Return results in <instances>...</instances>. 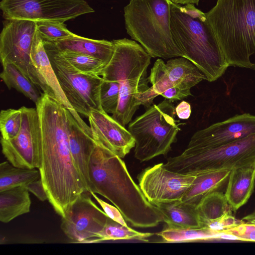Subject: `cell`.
Returning <instances> with one entry per match:
<instances>
[{"mask_svg":"<svg viewBox=\"0 0 255 255\" xmlns=\"http://www.w3.org/2000/svg\"><path fill=\"white\" fill-rule=\"evenodd\" d=\"M22 122L20 109L2 110L0 113L1 138L8 140L14 138L19 131Z\"/></svg>","mask_w":255,"mask_h":255,"instance_id":"4dcf8cb0","label":"cell"},{"mask_svg":"<svg viewBox=\"0 0 255 255\" xmlns=\"http://www.w3.org/2000/svg\"><path fill=\"white\" fill-rule=\"evenodd\" d=\"M0 8L4 19L64 23L95 12L85 0H1Z\"/></svg>","mask_w":255,"mask_h":255,"instance_id":"8fae6325","label":"cell"},{"mask_svg":"<svg viewBox=\"0 0 255 255\" xmlns=\"http://www.w3.org/2000/svg\"><path fill=\"white\" fill-rule=\"evenodd\" d=\"M35 105L41 137L40 178L48 200L63 217L79 196L88 191L71 154L66 108L44 93Z\"/></svg>","mask_w":255,"mask_h":255,"instance_id":"6da1fadb","label":"cell"},{"mask_svg":"<svg viewBox=\"0 0 255 255\" xmlns=\"http://www.w3.org/2000/svg\"><path fill=\"white\" fill-rule=\"evenodd\" d=\"M205 14L229 66L255 70V0H217Z\"/></svg>","mask_w":255,"mask_h":255,"instance_id":"3957f363","label":"cell"},{"mask_svg":"<svg viewBox=\"0 0 255 255\" xmlns=\"http://www.w3.org/2000/svg\"><path fill=\"white\" fill-rule=\"evenodd\" d=\"M222 233L207 227L177 228L167 227L157 235L163 242L179 243L219 239Z\"/></svg>","mask_w":255,"mask_h":255,"instance_id":"4316f807","label":"cell"},{"mask_svg":"<svg viewBox=\"0 0 255 255\" xmlns=\"http://www.w3.org/2000/svg\"><path fill=\"white\" fill-rule=\"evenodd\" d=\"M32 64L36 69L44 87L43 93L57 99L74 116L78 115L64 93L45 48L43 39L36 31L31 51Z\"/></svg>","mask_w":255,"mask_h":255,"instance_id":"ac0fdd59","label":"cell"},{"mask_svg":"<svg viewBox=\"0 0 255 255\" xmlns=\"http://www.w3.org/2000/svg\"><path fill=\"white\" fill-rule=\"evenodd\" d=\"M161 213L167 227L177 228H201L197 206L182 201L153 204Z\"/></svg>","mask_w":255,"mask_h":255,"instance_id":"44dd1931","label":"cell"},{"mask_svg":"<svg viewBox=\"0 0 255 255\" xmlns=\"http://www.w3.org/2000/svg\"><path fill=\"white\" fill-rule=\"evenodd\" d=\"M35 22L36 30L43 40L53 42L69 37L74 34L67 28L64 22L49 20Z\"/></svg>","mask_w":255,"mask_h":255,"instance_id":"1f68e13d","label":"cell"},{"mask_svg":"<svg viewBox=\"0 0 255 255\" xmlns=\"http://www.w3.org/2000/svg\"><path fill=\"white\" fill-rule=\"evenodd\" d=\"M175 116L174 105L165 99L129 123L128 130L135 141L134 157L137 160L147 161L170 151L180 130Z\"/></svg>","mask_w":255,"mask_h":255,"instance_id":"ba28073f","label":"cell"},{"mask_svg":"<svg viewBox=\"0 0 255 255\" xmlns=\"http://www.w3.org/2000/svg\"><path fill=\"white\" fill-rule=\"evenodd\" d=\"M45 48L60 86L73 108L87 118L92 111L103 110L100 101L103 78L80 71L57 51Z\"/></svg>","mask_w":255,"mask_h":255,"instance_id":"9c48e42d","label":"cell"},{"mask_svg":"<svg viewBox=\"0 0 255 255\" xmlns=\"http://www.w3.org/2000/svg\"><path fill=\"white\" fill-rule=\"evenodd\" d=\"M222 233L219 239L255 242V224L244 222Z\"/></svg>","mask_w":255,"mask_h":255,"instance_id":"e575fe53","label":"cell"},{"mask_svg":"<svg viewBox=\"0 0 255 255\" xmlns=\"http://www.w3.org/2000/svg\"><path fill=\"white\" fill-rule=\"evenodd\" d=\"M158 96L153 90L151 87L144 92L138 94L136 99L137 106L143 105L146 108L150 107L153 99Z\"/></svg>","mask_w":255,"mask_h":255,"instance_id":"f35d334b","label":"cell"},{"mask_svg":"<svg viewBox=\"0 0 255 255\" xmlns=\"http://www.w3.org/2000/svg\"><path fill=\"white\" fill-rule=\"evenodd\" d=\"M29 191L20 186L0 192V221L7 223L29 212L31 206Z\"/></svg>","mask_w":255,"mask_h":255,"instance_id":"603a6c76","label":"cell"},{"mask_svg":"<svg viewBox=\"0 0 255 255\" xmlns=\"http://www.w3.org/2000/svg\"><path fill=\"white\" fill-rule=\"evenodd\" d=\"M225 193L233 211L248 201L255 187V164L231 170Z\"/></svg>","mask_w":255,"mask_h":255,"instance_id":"ffe728a7","label":"cell"},{"mask_svg":"<svg viewBox=\"0 0 255 255\" xmlns=\"http://www.w3.org/2000/svg\"><path fill=\"white\" fill-rule=\"evenodd\" d=\"M113 42L114 53L102 77L119 84V102L112 117L125 127L138 109L137 96L149 88L147 69L151 57L134 40L125 38Z\"/></svg>","mask_w":255,"mask_h":255,"instance_id":"277c9868","label":"cell"},{"mask_svg":"<svg viewBox=\"0 0 255 255\" xmlns=\"http://www.w3.org/2000/svg\"><path fill=\"white\" fill-rule=\"evenodd\" d=\"M255 164V133L208 148L187 147L164 164L170 170L190 175L216 170H232Z\"/></svg>","mask_w":255,"mask_h":255,"instance_id":"52a82bcc","label":"cell"},{"mask_svg":"<svg viewBox=\"0 0 255 255\" xmlns=\"http://www.w3.org/2000/svg\"><path fill=\"white\" fill-rule=\"evenodd\" d=\"M88 118L97 144L122 158L135 146V139L128 129L104 110L92 111Z\"/></svg>","mask_w":255,"mask_h":255,"instance_id":"2e32d148","label":"cell"},{"mask_svg":"<svg viewBox=\"0 0 255 255\" xmlns=\"http://www.w3.org/2000/svg\"><path fill=\"white\" fill-rule=\"evenodd\" d=\"M22 122L14 138H0L2 152L15 167L39 168L41 159V137L39 117L36 108L22 107Z\"/></svg>","mask_w":255,"mask_h":255,"instance_id":"7c38bea8","label":"cell"},{"mask_svg":"<svg viewBox=\"0 0 255 255\" xmlns=\"http://www.w3.org/2000/svg\"><path fill=\"white\" fill-rule=\"evenodd\" d=\"M69 148L74 165L86 190L89 192V166L92 153L97 145L90 126L79 121L66 109Z\"/></svg>","mask_w":255,"mask_h":255,"instance_id":"e0dca14e","label":"cell"},{"mask_svg":"<svg viewBox=\"0 0 255 255\" xmlns=\"http://www.w3.org/2000/svg\"><path fill=\"white\" fill-rule=\"evenodd\" d=\"M103 79L100 90L101 106L107 113L114 114L119 102V84L116 81Z\"/></svg>","mask_w":255,"mask_h":255,"instance_id":"d6a6232c","label":"cell"},{"mask_svg":"<svg viewBox=\"0 0 255 255\" xmlns=\"http://www.w3.org/2000/svg\"><path fill=\"white\" fill-rule=\"evenodd\" d=\"M89 173V192L112 202L132 226L152 228L163 222L161 213L133 181L122 158L109 149L97 144L90 158Z\"/></svg>","mask_w":255,"mask_h":255,"instance_id":"7a4b0ae2","label":"cell"},{"mask_svg":"<svg viewBox=\"0 0 255 255\" xmlns=\"http://www.w3.org/2000/svg\"><path fill=\"white\" fill-rule=\"evenodd\" d=\"M197 210L202 227L207 228L233 211L225 193L219 191L212 192L203 198L197 205Z\"/></svg>","mask_w":255,"mask_h":255,"instance_id":"d4e9b609","label":"cell"},{"mask_svg":"<svg viewBox=\"0 0 255 255\" xmlns=\"http://www.w3.org/2000/svg\"><path fill=\"white\" fill-rule=\"evenodd\" d=\"M36 31L35 22L23 19H5L0 34V59L2 64L15 65L43 91L44 87L31 60V51Z\"/></svg>","mask_w":255,"mask_h":255,"instance_id":"30bf717a","label":"cell"},{"mask_svg":"<svg viewBox=\"0 0 255 255\" xmlns=\"http://www.w3.org/2000/svg\"><path fill=\"white\" fill-rule=\"evenodd\" d=\"M176 115L180 119H188L191 113V106L188 102L183 101L175 108Z\"/></svg>","mask_w":255,"mask_h":255,"instance_id":"ab89813d","label":"cell"},{"mask_svg":"<svg viewBox=\"0 0 255 255\" xmlns=\"http://www.w3.org/2000/svg\"><path fill=\"white\" fill-rule=\"evenodd\" d=\"M40 178L39 170L16 167L8 161L0 164V192L20 186H26Z\"/></svg>","mask_w":255,"mask_h":255,"instance_id":"83f0119b","label":"cell"},{"mask_svg":"<svg viewBox=\"0 0 255 255\" xmlns=\"http://www.w3.org/2000/svg\"><path fill=\"white\" fill-rule=\"evenodd\" d=\"M90 195L89 191L82 193L62 217L61 229L73 242L84 243L91 238H96L109 218Z\"/></svg>","mask_w":255,"mask_h":255,"instance_id":"5bb4252c","label":"cell"},{"mask_svg":"<svg viewBox=\"0 0 255 255\" xmlns=\"http://www.w3.org/2000/svg\"><path fill=\"white\" fill-rule=\"evenodd\" d=\"M2 65L0 77L7 87L15 89L36 104L41 96L36 85L13 64L5 63Z\"/></svg>","mask_w":255,"mask_h":255,"instance_id":"484cf974","label":"cell"},{"mask_svg":"<svg viewBox=\"0 0 255 255\" xmlns=\"http://www.w3.org/2000/svg\"><path fill=\"white\" fill-rule=\"evenodd\" d=\"M231 170L211 171L198 174L182 201L197 206L200 202L209 193L219 191L227 183Z\"/></svg>","mask_w":255,"mask_h":255,"instance_id":"7402d4cb","label":"cell"},{"mask_svg":"<svg viewBox=\"0 0 255 255\" xmlns=\"http://www.w3.org/2000/svg\"><path fill=\"white\" fill-rule=\"evenodd\" d=\"M149 80L152 85L151 87L158 95L174 87L169 80L165 63L159 58L155 61L151 69Z\"/></svg>","mask_w":255,"mask_h":255,"instance_id":"836d02e7","label":"cell"},{"mask_svg":"<svg viewBox=\"0 0 255 255\" xmlns=\"http://www.w3.org/2000/svg\"><path fill=\"white\" fill-rule=\"evenodd\" d=\"M153 234L136 231L128 226H125L109 217L103 230L98 234L96 238L85 242L96 243L105 241L138 240L147 241V238Z\"/></svg>","mask_w":255,"mask_h":255,"instance_id":"f1b7e54d","label":"cell"},{"mask_svg":"<svg viewBox=\"0 0 255 255\" xmlns=\"http://www.w3.org/2000/svg\"><path fill=\"white\" fill-rule=\"evenodd\" d=\"M242 220L245 223L255 224V208L251 213L243 217Z\"/></svg>","mask_w":255,"mask_h":255,"instance_id":"60d3db41","label":"cell"},{"mask_svg":"<svg viewBox=\"0 0 255 255\" xmlns=\"http://www.w3.org/2000/svg\"><path fill=\"white\" fill-rule=\"evenodd\" d=\"M170 29L173 39L209 82L220 78L229 67L212 29L205 20L186 12L171 1Z\"/></svg>","mask_w":255,"mask_h":255,"instance_id":"5b68a950","label":"cell"},{"mask_svg":"<svg viewBox=\"0 0 255 255\" xmlns=\"http://www.w3.org/2000/svg\"><path fill=\"white\" fill-rule=\"evenodd\" d=\"M255 133V115L238 114L195 132L187 146L208 148L220 146Z\"/></svg>","mask_w":255,"mask_h":255,"instance_id":"9a60e30c","label":"cell"},{"mask_svg":"<svg viewBox=\"0 0 255 255\" xmlns=\"http://www.w3.org/2000/svg\"><path fill=\"white\" fill-rule=\"evenodd\" d=\"M45 47L57 51H68L100 59L107 64L114 53V42L107 40H97L75 34L53 42L43 40Z\"/></svg>","mask_w":255,"mask_h":255,"instance_id":"d6986e66","label":"cell"},{"mask_svg":"<svg viewBox=\"0 0 255 255\" xmlns=\"http://www.w3.org/2000/svg\"><path fill=\"white\" fill-rule=\"evenodd\" d=\"M169 80L173 86L181 89L191 88L204 80L205 76L190 60L179 57L171 59L165 64Z\"/></svg>","mask_w":255,"mask_h":255,"instance_id":"cb8c5ba5","label":"cell"},{"mask_svg":"<svg viewBox=\"0 0 255 255\" xmlns=\"http://www.w3.org/2000/svg\"><path fill=\"white\" fill-rule=\"evenodd\" d=\"M90 193L100 205L104 211L110 218L122 225L128 226L125 218L120 210L116 206H112L100 199L96 195V193L94 192H90Z\"/></svg>","mask_w":255,"mask_h":255,"instance_id":"d590c367","label":"cell"},{"mask_svg":"<svg viewBox=\"0 0 255 255\" xmlns=\"http://www.w3.org/2000/svg\"><path fill=\"white\" fill-rule=\"evenodd\" d=\"M196 175L169 170L163 163L143 169L137 176L138 186L152 204L182 201L192 186Z\"/></svg>","mask_w":255,"mask_h":255,"instance_id":"4fadbf2b","label":"cell"},{"mask_svg":"<svg viewBox=\"0 0 255 255\" xmlns=\"http://www.w3.org/2000/svg\"><path fill=\"white\" fill-rule=\"evenodd\" d=\"M172 2L176 4H186L188 3L195 4L196 5L199 4L200 0H170Z\"/></svg>","mask_w":255,"mask_h":255,"instance_id":"b9f144b4","label":"cell"},{"mask_svg":"<svg viewBox=\"0 0 255 255\" xmlns=\"http://www.w3.org/2000/svg\"><path fill=\"white\" fill-rule=\"evenodd\" d=\"M52 50L59 53L78 70L86 74L102 76L107 65L100 59L72 51Z\"/></svg>","mask_w":255,"mask_h":255,"instance_id":"f546056e","label":"cell"},{"mask_svg":"<svg viewBox=\"0 0 255 255\" xmlns=\"http://www.w3.org/2000/svg\"><path fill=\"white\" fill-rule=\"evenodd\" d=\"M160 95L172 102L174 100H182L192 96V94L190 90L181 89L174 86L163 92Z\"/></svg>","mask_w":255,"mask_h":255,"instance_id":"8d00e7d4","label":"cell"},{"mask_svg":"<svg viewBox=\"0 0 255 255\" xmlns=\"http://www.w3.org/2000/svg\"><path fill=\"white\" fill-rule=\"evenodd\" d=\"M170 0H130L124 7L125 28L153 58L184 57L170 29Z\"/></svg>","mask_w":255,"mask_h":255,"instance_id":"8992f818","label":"cell"},{"mask_svg":"<svg viewBox=\"0 0 255 255\" xmlns=\"http://www.w3.org/2000/svg\"><path fill=\"white\" fill-rule=\"evenodd\" d=\"M25 187L28 191L32 193L39 200L44 201L48 200V196L40 178L29 183Z\"/></svg>","mask_w":255,"mask_h":255,"instance_id":"74e56055","label":"cell"}]
</instances>
